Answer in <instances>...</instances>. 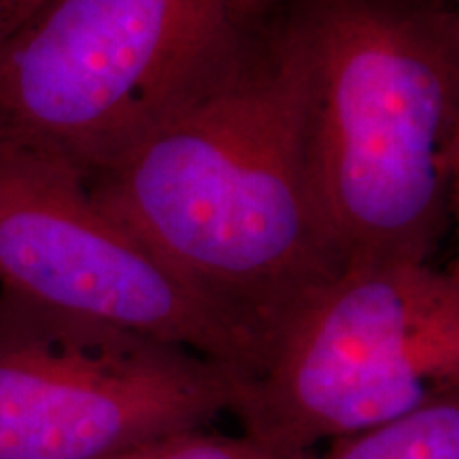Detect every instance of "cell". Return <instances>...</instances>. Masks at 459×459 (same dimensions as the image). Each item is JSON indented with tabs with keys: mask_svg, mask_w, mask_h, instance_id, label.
Instances as JSON below:
<instances>
[{
	"mask_svg": "<svg viewBox=\"0 0 459 459\" xmlns=\"http://www.w3.org/2000/svg\"><path fill=\"white\" fill-rule=\"evenodd\" d=\"M83 183L262 359L344 268L308 158L302 57L271 0L220 71Z\"/></svg>",
	"mask_w": 459,
	"mask_h": 459,
	"instance_id": "cell-1",
	"label": "cell"
},
{
	"mask_svg": "<svg viewBox=\"0 0 459 459\" xmlns=\"http://www.w3.org/2000/svg\"><path fill=\"white\" fill-rule=\"evenodd\" d=\"M271 3L302 57L308 158L344 266L432 260L455 209V0Z\"/></svg>",
	"mask_w": 459,
	"mask_h": 459,
	"instance_id": "cell-2",
	"label": "cell"
},
{
	"mask_svg": "<svg viewBox=\"0 0 459 459\" xmlns=\"http://www.w3.org/2000/svg\"><path fill=\"white\" fill-rule=\"evenodd\" d=\"M264 0H45L0 48V147L82 179L226 65Z\"/></svg>",
	"mask_w": 459,
	"mask_h": 459,
	"instance_id": "cell-3",
	"label": "cell"
},
{
	"mask_svg": "<svg viewBox=\"0 0 459 459\" xmlns=\"http://www.w3.org/2000/svg\"><path fill=\"white\" fill-rule=\"evenodd\" d=\"M459 394V277L432 260L351 262L237 383L243 434L281 459Z\"/></svg>",
	"mask_w": 459,
	"mask_h": 459,
	"instance_id": "cell-4",
	"label": "cell"
},
{
	"mask_svg": "<svg viewBox=\"0 0 459 459\" xmlns=\"http://www.w3.org/2000/svg\"><path fill=\"white\" fill-rule=\"evenodd\" d=\"M238 381L179 344L0 290V459H107L209 428Z\"/></svg>",
	"mask_w": 459,
	"mask_h": 459,
	"instance_id": "cell-5",
	"label": "cell"
},
{
	"mask_svg": "<svg viewBox=\"0 0 459 459\" xmlns=\"http://www.w3.org/2000/svg\"><path fill=\"white\" fill-rule=\"evenodd\" d=\"M0 290L226 366L240 381L257 344L90 196L77 172L0 147Z\"/></svg>",
	"mask_w": 459,
	"mask_h": 459,
	"instance_id": "cell-6",
	"label": "cell"
},
{
	"mask_svg": "<svg viewBox=\"0 0 459 459\" xmlns=\"http://www.w3.org/2000/svg\"><path fill=\"white\" fill-rule=\"evenodd\" d=\"M311 459H459V394L383 426L332 440Z\"/></svg>",
	"mask_w": 459,
	"mask_h": 459,
	"instance_id": "cell-7",
	"label": "cell"
},
{
	"mask_svg": "<svg viewBox=\"0 0 459 459\" xmlns=\"http://www.w3.org/2000/svg\"><path fill=\"white\" fill-rule=\"evenodd\" d=\"M107 459H281L249 436H228L209 428L172 432L130 446Z\"/></svg>",
	"mask_w": 459,
	"mask_h": 459,
	"instance_id": "cell-8",
	"label": "cell"
},
{
	"mask_svg": "<svg viewBox=\"0 0 459 459\" xmlns=\"http://www.w3.org/2000/svg\"><path fill=\"white\" fill-rule=\"evenodd\" d=\"M45 0H0V48Z\"/></svg>",
	"mask_w": 459,
	"mask_h": 459,
	"instance_id": "cell-9",
	"label": "cell"
}]
</instances>
